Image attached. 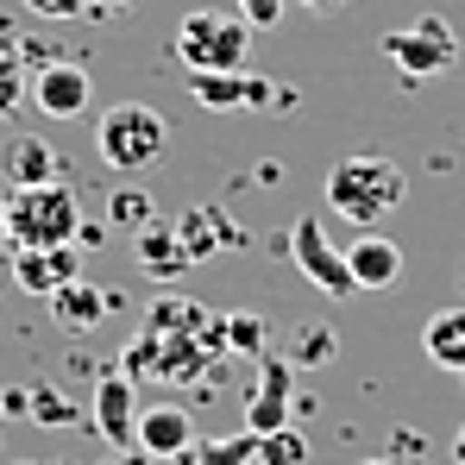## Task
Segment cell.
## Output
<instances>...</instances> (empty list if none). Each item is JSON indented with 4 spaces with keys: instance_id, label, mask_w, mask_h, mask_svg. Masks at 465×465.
<instances>
[{
    "instance_id": "ac0fdd59",
    "label": "cell",
    "mask_w": 465,
    "mask_h": 465,
    "mask_svg": "<svg viewBox=\"0 0 465 465\" xmlns=\"http://www.w3.org/2000/svg\"><path fill=\"white\" fill-rule=\"evenodd\" d=\"M51 314H57L70 333H82V327H94V321L107 314V296H101V290H88V283L76 277L70 290H57V296H51Z\"/></svg>"
},
{
    "instance_id": "7c38bea8",
    "label": "cell",
    "mask_w": 465,
    "mask_h": 465,
    "mask_svg": "<svg viewBox=\"0 0 465 465\" xmlns=\"http://www.w3.org/2000/svg\"><path fill=\"white\" fill-rule=\"evenodd\" d=\"M346 271H352L359 290H390V283L402 277V252H396V239L365 227L352 245H346Z\"/></svg>"
},
{
    "instance_id": "44dd1931",
    "label": "cell",
    "mask_w": 465,
    "mask_h": 465,
    "mask_svg": "<svg viewBox=\"0 0 465 465\" xmlns=\"http://www.w3.org/2000/svg\"><path fill=\"white\" fill-rule=\"evenodd\" d=\"M290 359H296V365H327V359H333V333H327V327H302L296 346H290Z\"/></svg>"
},
{
    "instance_id": "8992f818",
    "label": "cell",
    "mask_w": 465,
    "mask_h": 465,
    "mask_svg": "<svg viewBox=\"0 0 465 465\" xmlns=\"http://www.w3.org/2000/svg\"><path fill=\"white\" fill-rule=\"evenodd\" d=\"M290 252H296V271L309 277L321 296H352V290H359L352 271H346V252L321 232L314 214H296V227H290Z\"/></svg>"
},
{
    "instance_id": "e0dca14e",
    "label": "cell",
    "mask_w": 465,
    "mask_h": 465,
    "mask_svg": "<svg viewBox=\"0 0 465 465\" xmlns=\"http://www.w3.org/2000/svg\"><path fill=\"white\" fill-rule=\"evenodd\" d=\"M139 264H145L152 277H170V271H183V264H195V258H189L183 232L152 227V221H145V232H139Z\"/></svg>"
},
{
    "instance_id": "f546056e",
    "label": "cell",
    "mask_w": 465,
    "mask_h": 465,
    "mask_svg": "<svg viewBox=\"0 0 465 465\" xmlns=\"http://www.w3.org/2000/svg\"><path fill=\"white\" fill-rule=\"evenodd\" d=\"M0 245H13V239H6V195H0Z\"/></svg>"
},
{
    "instance_id": "1f68e13d",
    "label": "cell",
    "mask_w": 465,
    "mask_h": 465,
    "mask_svg": "<svg viewBox=\"0 0 465 465\" xmlns=\"http://www.w3.org/2000/svg\"><path fill=\"white\" fill-rule=\"evenodd\" d=\"M0 415H6V396H0Z\"/></svg>"
},
{
    "instance_id": "9c48e42d",
    "label": "cell",
    "mask_w": 465,
    "mask_h": 465,
    "mask_svg": "<svg viewBox=\"0 0 465 465\" xmlns=\"http://www.w3.org/2000/svg\"><path fill=\"white\" fill-rule=\"evenodd\" d=\"M139 390L126 371H107L101 384H94V428H101V440L107 447H133L139 440Z\"/></svg>"
},
{
    "instance_id": "9a60e30c",
    "label": "cell",
    "mask_w": 465,
    "mask_h": 465,
    "mask_svg": "<svg viewBox=\"0 0 465 465\" xmlns=\"http://www.w3.org/2000/svg\"><path fill=\"white\" fill-rule=\"evenodd\" d=\"M421 352L440 365V371H460L465 378V309H440L421 327Z\"/></svg>"
},
{
    "instance_id": "83f0119b",
    "label": "cell",
    "mask_w": 465,
    "mask_h": 465,
    "mask_svg": "<svg viewBox=\"0 0 465 465\" xmlns=\"http://www.w3.org/2000/svg\"><path fill=\"white\" fill-rule=\"evenodd\" d=\"M296 6H309V13H333L340 0H296Z\"/></svg>"
},
{
    "instance_id": "277c9868",
    "label": "cell",
    "mask_w": 465,
    "mask_h": 465,
    "mask_svg": "<svg viewBox=\"0 0 465 465\" xmlns=\"http://www.w3.org/2000/svg\"><path fill=\"white\" fill-rule=\"evenodd\" d=\"M82 202L70 183H38L6 195V239L13 245H76Z\"/></svg>"
},
{
    "instance_id": "8fae6325",
    "label": "cell",
    "mask_w": 465,
    "mask_h": 465,
    "mask_svg": "<svg viewBox=\"0 0 465 465\" xmlns=\"http://www.w3.org/2000/svg\"><path fill=\"white\" fill-rule=\"evenodd\" d=\"M189 94L208 114H239V107H264L277 88L264 76H245V70H202V76H189Z\"/></svg>"
},
{
    "instance_id": "6da1fadb",
    "label": "cell",
    "mask_w": 465,
    "mask_h": 465,
    "mask_svg": "<svg viewBox=\"0 0 465 465\" xmlns=\"http://www.w3.org/2000/svg\"><path fill=\"white\" fill-rule=\"evenodd\" d=\"M402 195H409V176H402L384 152L340 157V163L327 170V189H321V202H327L333 214H346L352 227H378L384 214L402 208Z\"/></svg>"
},
{
    "instance_id": "2e32d148",
    "label": "cell",
    "mask_w": 465,
    "mask_h": 465,
    "mask_svg": "<svg viewBox=\"0 0 465 465\" xmlns=\"http://www.w3.org/2000/svg\"><path fill=\"white\" fill-rule=\"evenodd\" d=\"M6 183H13V189L64 183V176H57V152H51L45 139H32V133H25V139H13V145H6Z\"/></svg>"
},
{
    "instance_id": "4dcf8cb0",
    "label": "cell",
    "mask_w": 465,
    "mask_h": 465,
    "mask_svg": "<svg viewBox=\"0 0 465 465\" xmlns=\"http://www.w3.org/2000/svg\"><path fill=\"white\" fill-rule=\"evenodd\" d=\"M365 465H396V460H365Z\"/></svg>"
},
{
    "instance_id": "f1b7e54d",
    "label": "cell",
    "mask_w": 465,
    "mask_h": 465,
    "mask_svg": "<svg viewBox=\"0 0 465 465\" xmlns=\"http://www.w3.org/2000/svg\"><path fill=\"white\" fill-rule=\"evenodd\" d=\"M453 460L465 465V428H460V434H453Z\"/></svg>"
},
{
    "instance_id": "52a82bcc",
    "label": "cell",
    "mask_w": 465,
    "mask_h": 465,
    "mask_svg": "<svg viewBox=\"0 0 465 465\" xmlns=\"http://www.w3.org/2000/svg\"><path fill=\"white\" fill-rule=\"evenodd\" d=\"M25 101H32L45 120H82V114H88V101H94V82H88V70H82V64L51 57V64H38V70H32Z\"/></svg>"
},
{
    "instance_id": "603a6c76",
    "label": "cell",
    "mask_w": 465,
    "mask_h": 465,
    "mask_svg": "<svg viewBox=\"0 0 465 465\" xmlns=\"http://www.w3.org/2000/svg\"><path fill=\"white\" fill-rule=\"evenodd\" d=\"M32 415H38V421H76V409H70L57 390H32Z\"/></svg>"
},
{
    "instance_id": "484cf974",
    "label": "cell",
    "mask_w": 465,
    "mask_h": 465,
    "mask_svg": "<svg viewBox=\"0 0 465 465\" xmlns=\"http://www.w3.org/2000/svg\"><path fill=\"white\" fill-rule=\"evenodd\" d=\"M107 465H157L152 453H139V447H120V460H107Z\"/></svg>"
},
{
    "instance_id": "d6986e66",
    "label": "cell",
    "mask_w": 465,
    "mask_h": 465,
    "mask_svg": "<svg viewBox=\"0 0 465 465\" xmlns=\"http://www.w3.org/2000/svg\"><path fill=\"white\" fill-rule=\"evenodd\" d=\"M202 465H258V434H227V440H202Z\"/></svg>"
},
{
    "instance_id": "4316f807",
    "label": "cell",
    "mask_w": 465,
    "mask_h": 465,
    "mask_svg": "<svg viewBox=\"0 0 465 465\" xmlns=\"http://www.w3.org/2000/svg\"><path fill=\"white\" fill-rule=\"evenodd\" d=\"M120 6H133V0H88V13H120Z\"/></svg>"
},
{
    "instance_id": "d4e9b609",
    "label": "cell",
    "mask_w": 465,
    "mask_h": 465,
    "mask_svg": "<svg viewBox=\"0 0 465 465\" xmlns=\"http://www.w3.org/2000/svg\"><path fill=\"white\" fill-rule=\"evenodd\" d=\"M114 221H152V202H145V195H133V189H126V195H120V202H114Z\"/></svg>"
},
{
    "instance_id": "ffe728a7",
    "label": "cell",
    "mask_w": 465,
    "mask_h": 465,
    "mask_svg": "<svg viewBox=\"0 0 465 465\" xmlns=\"http://www.w3.org/2000/svg\"><path fill=\"white\" fill-rule=\"evenodd\" d=\"M309 460V440L296 428H277V434H258V465H302Z\"/></svg>"
},
{
    "instance_id": "ba28073f",
    "label": "cell",
    "mask_w": 465,
    "mask_h": 465,
    "mask_svg": "<svg viewBox=\"0 0 465 465\" xmlns=\"http://www.w3.org/2000/svg\"><path fill=\"white\" fill-rule=\"evenodd\" d=\"M76 277H82V252H70V245H13V283L25 296H45L51 302Z\"/></svg>"
},
{
    "instance_id": "5bb4252c",
    "label": "cell",
    "mask_w": 465,
    "mask_h": 465,
    "mask_svg": "<svg viewBox=\"0 0 465 465\" xmlns=\"http://www.w3.org/2000/svg\"><path fill=\"white\" fill-rule=\"evenodd\" d=\"M25 51H32V45H19L13 19H0V120L25 107V88H32V70H25Z\"/></svg>"
},
{
    "instance_id": "5b68a950",
    "label": "cell",
    "mask_w": 465,
    "mask_h": 465,
    "mask_svg": "<svg viewBox=\"0 0 465 465\" xmlns=\"http://www.w3.org/2000/svg\"><path fill=\"white\" fill-rule=\"evenodd\" d=\"M384 57L409 82H428V76H447V70L460 64V38H453L447 19L421 13L415 25H402V32H390V38H384Z\"/></svg>"
},
{
    "instance_id": "7a4b0ae2",
    "label": "cell",
    "mask_w": 465,
    "mask_h": 465,
    "mask_svg": "<svg viewBox=\"0 0 465 465\" xmlns=\"http://www.w3.org/2000/svg\"><path fill=\"white\" fill-rule=\"evenodd\" d=\"M94 152H101L107 170L139 176V170H152L157 157L170 152V120L157 107H145V101H120V107H107L94 120Z\"/></svg>"
},
{
    "instance_id": "7402d4cb",
    "label": "cell",
    "mask_w": 465,
    "mask_h": 465,
    "mask_svg": "<svg viewBox=\"0 0 465 465\" xmlns=\"http://www.w3.org/2000/svg\"><path fill=\"white\" fill-rule=\"evenodd\" d=\"M232 13H239L252 32H264V25H277V19L290 13V0H232Z\"/></svg>"
},
{
    "instance_id": "4fadbf2b",
    "label": "cell",
    "mask_w": 465,
    "mask_h": 465,
    "mask_svg": "<svg viewBox=\"0 0 465 465\" xmlns=\"http://www.w3.org/2000/svg\"><path fill=\"white\" fill-rule=\"evenodd\" d=\"M283 402H290V359H264L258 365V396H252V434L290 428L283 421Z\"/></svg>"
},
{
    "instance_id": "30bf717a",
    "label": "cell",
    "mask_w": 465,
    "mask_h": 465,
    "mask_svg": "<svg viewBox=\"0 0 465 465\" xmlns=\"http://www.w3.org/2000/svg\"><path fill=\"white\" fill-rule=\"evenodd\" d=\"M133 447L152 453L157 465H170L176 453H189V447H195L189 409H183V402H152V409H139V440H133Z\"/></svg>"
},
{
    "instance_id": "cb8c5ba5",
    "label": "cell",
    "mask_w": 465,
    "mask_h": 465,
    "mask_svg": "<svg viewBox=\"0 0 465 465\" xmlns=\"http://www.w3.org/2000/svg\"><path fill=\"white\" fill-rule=\"evenodd\" d=\"M25 13H38V19H82L88 13V0H19Z\"/></svg>"
},
{
    "instance_id": "3957f363",
    "label": "cell",
    "mask_w": 465,
    "mask_h": 465,
    "mask_svg": "<svg viewBox=\"0 0 465 465\" xmlns=\"http://www.w3.org/2000/svg\"><path fill=\"white\" fill-rule=\"evenodd\" d=\"M170 51L183 57L189 76L202 70H245V51H252V25L239 13H214V6H195L176 19V38Z\"/></svg>"
}]
</instances>
